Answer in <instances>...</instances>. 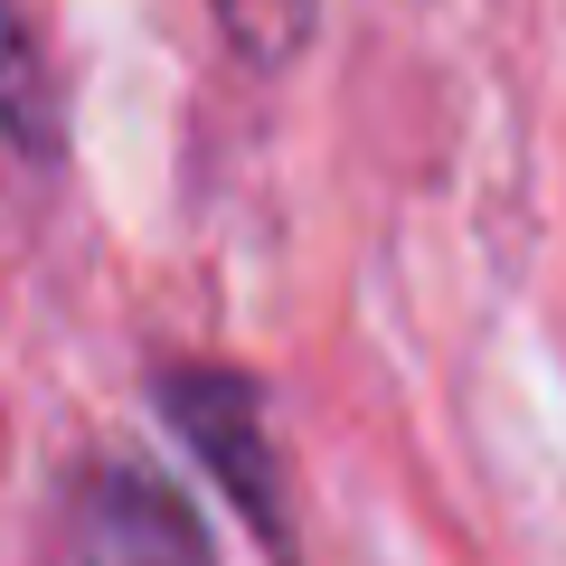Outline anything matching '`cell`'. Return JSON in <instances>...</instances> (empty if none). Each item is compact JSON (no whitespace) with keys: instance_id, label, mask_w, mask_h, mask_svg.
Returning a JSON list of instances; mask_svg holds the SVG:
<instances>
[{"instance_id":"cell-1","label":"cell","mask_w":566,"mask_h":566,"mask_svg":"<svg viewBox=\"0 0 566 566\" xmlns=\"http://www.w3.org/2000/svg\"><path fill=\"white\" fill-rule=\"evenodd\" d=\"M151 406L199 453V472L227 491L245 538L274 566H293V538H283V453H274V424H264V387L227 359H161L151 368Z\"/></svg>"},{"instance_id":"cell-2","label":"cell","mask_w":566,"mask_h":566,"mask_svg":"<svg viewBox=\"0 0 566 566\" xmlns=\"http://www.w3.org/2000/svg\"><path fill=\"white\" fill-rule=\"evenodd\" d=\"M57 566H218V557L161 472L85 463L57 501Z\"/></svg>"},{"instance_id":"cell-3","label":"cell","mask_w":566,"mask_h":566,"mask_svg":"<svg viewBox=\"0 0 566 566\" xmlns=\"http://www.w3.org/2000/svg\"><path fill=\"white\" fill-rule=\"evenodd\" d=\"M0 142L20 161H48L57 151V85H48L39 29H29L20 0H0Z\"/></svg>"},{"instance_id":"cell-4","label":"cell","mask_w":566,"mask_h":566,"mask_svg":"<svg viewBox=\"0 0 566 566\" xmlns=\"http://www.w3.org/2000/svg\"><path fill=\"white\" fill-rule=\"evenodd\" d=\"M227 29V48H237L255 76H283V66L312 48V29H322V0H208Z\"/></svg>"}]
</instances>
